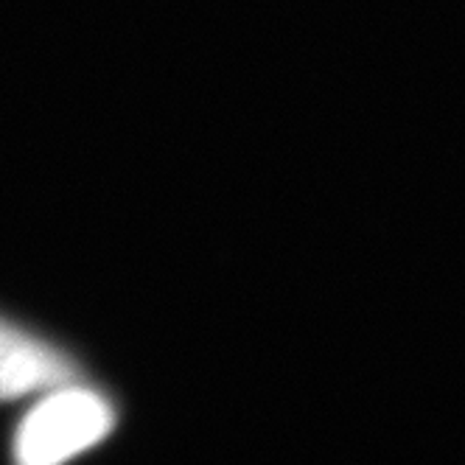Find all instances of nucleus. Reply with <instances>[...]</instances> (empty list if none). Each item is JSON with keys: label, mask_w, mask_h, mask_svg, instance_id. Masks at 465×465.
<instances>
[{"label": "nucleus", "mask_w": 465, "mask_h": 465, "mask_svg": "<svg viewBox=\"0 0 465 465\" xmlns=\"http://www.w3.org/2000/svg\"><path fill=\"white\" fill-rule=\"evenodd\" d=\"M79 381V364L37 331L0 314V401Z\"/></svg>", "instance_id": "obj_2"}, {"label": "nucleus", "mask_w": 465, "mask_h": 465, "mask_svg": "<svg viewBox=\"0 0 465 465\" xmlns=\"http://www.w3.org/2000/svg\"><path fill=\"white\" fill-rule=\"evenodd\" d=\"M115 426V410L102 392L79 381L54 387L15 431V465H64L102 443Z\"/></svg>", "instance_id": "obj_1"}]
</instances>
